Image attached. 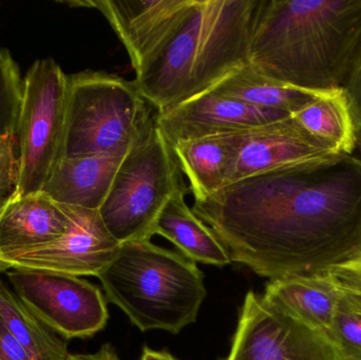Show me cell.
<instances>
[{"mask_svg":"<svg viewBox=\"0 0 361 360\" xmlns=\"http://www.w3.org/2000/svg\"><path fill=\"white\" fill-rule=\"evenodd\" d=\"M191 209L231 262L259 276L328 273L361 255V156L341 154L258 173Z\"/></svg>","mask_w":361,"mask_h":360,"instance_id":"1","label":"cell"},{"mask_svg":"<svg viewBox=\"0 0 361 360\" xmlns=\"http://www.w3.org/2000/svg\"><path fill=\"white\" fill-rule=\"evenodd\" d=\"M361 44V0H262L248 65L290 88L343 89Z\"/></svg>","mask_w":361,"mask_h":360,"instance_id":"2","label":"cell"},{"mask_svg":"<svg viewBox=\"0 0 361 360\" xmlns=\"http://www.w3.org/2000/svg\"><path fill=\"white\" fill-rule=\"evenodd\" d=\"M262 0H195L158 52L135 72L142 95L167 111L248 63Z\"/></svg>","mask_w":361,"mask_h":360,"instance_id":"3","label":"cell"},{"mask_svg":"<svg viewBox=\"0 0 361 360\" xmlns=\"http://www.w3.org/2000/svg\"><path fill=\"white\" fill-rule=\"evenodd\" d=\"M99 279L107 302L121 309L142 332L179 334L197 321L207 295L195 262L150 240L122 244Z\"/></svg>","mask_w":361,"mask_h":360,"instance_id":"4","label":"cell"},{"mask_svg":"<svg viewBox=\"0 0 361 360\" xmlns=\"http://www.w3.org/2000/svg\"><path fill=\"white\" fill-rule=\"evenodd\" d=\"M135 80L105 71L68 75L63 158L128 151L154 122Z\"/></svg>","mask_w":361,"mask_h":360,"instance_id":"5","label":"cell"},{"mask_svg":"<svg viewBox=\"0 0 361 360\" xmlns=\"http://www.w3.org/2000/svg\"><path fill=\"white\" fill-rule=\"evenodd\" d=\"M179 192L189 190L173 146L154 116L123 159L99 215L121 244L152 240L161 211Z\"/></svg>","mask_w":361,"mask_h":360,"instance_id":"6","label":"cell"},{"mask_svg":"<svg viewBox=\"0 0 361 360\" xmlns=\"http://www.w3.org/2000/svg\"><path fill=\"white\" fill-rule=\"evenodd\" d=\"M68 75L54 59H37L23 80L17 123L19 175L15 196L42 192L63 159Z\"/></svg>","mask_w":361,"mask_h":360,"instance_id":"7","label":"cell"},{"mask_svg":"<svg viewBox=\"0 0 361 360\" xmlns=\"http://www.w3.org/2000/svg\"><path fill=\"white\" fill-rule=\"evenodd\" d=\"M6 274L23 304L65 340L91 337L107 325V300L99 287L89 281L27 268L8 270Z\"/></svg>","mask_w":361,"mask_h":360,"instance_id":"8","label":"cell"},{"mask_svg":"<svg viewBox=\"0 0 361 360\" xmlns=\"http://www.w3.org/2000/svg\"><path fill=\"white\" fill-rule=\"evenodd\" d=\"M222 360H345L326 334L278 312L248 292L231 351Z\"/></svg>","mask_w":361,"mask_h":360,"instance_id":"9","label":"cell"},{"mask_svg":"<svg viewBox=\"0 0 361 360\" xmlns=\"http://www.w3.org/2000/svg\"><path fill=\"white\" fill-rule=\"evenodd\" d=\"M66 206L70 224L65 234L48 244L0 257V273L27 268L99 278L107 270L122 244L110 234L99 211Z\"/></svg>","mask_w":361,"mask_h":360,"instance_id":"10","label":"cell"},{"mask_svg":"<svg viewBox=\"0 0 361 360\" xmlns=\"http://www.w3.org/2000/svg\"><path fill=\"white\" fill-rule=\"evenodd\" d=\"M59 4L99 11L124 44L137 72L169 39L195 0H75Z\"/></svg>","mask_w":361,"mask_h":360,"instance_id":"11","label":"cell"},{"mask_svg":"<svg viewBox=\"0 0 361 360\" xmlns=\"http://www.w3.org/2000/svg\"><path fill=\"white\" fill-rule=\"evenodd\" d=\"M334 156L341 154L311 137L290 116L240 132L225 186L279 167Z\"/></svg>","mask_w":361,"mask_h":360,"instance_id":"12","label":"cell"},{"mask_svg":"<svg viewBox=\"0 0 361 360\" xmlns=\"http://www.w3.org/2000/svg\"><path fill=\"white\" fill-rule=\"evenodd\" d=\"M288 116L284 112L255 107L209 90L156 113V122L173 146L180 141L246 130Z\"/></svg>","mask_w":361,"mask_h":360,"instance_id":"13","label":"cell"},{"mask_svg":"<svg viewBox=\"0 0 361 360\" xmlns=\"http://www.w3.org/2000/svg\"><path fill=\"white\" fill-rule=\"evenodd\" d=\"M67 206L44 192L13 196L0 211V257L61 238L69 228Z\"/></svg>","mask_w":361,"mask_h":360,"instance_id":"14","label":"cell"},{"mask_svg":"<svg viewBox=\"0 0 361 360\" xmlns=\"http://www.w3.org/2000/svg\"><path fill=\"white\" fill-rule=\"evenodd\" d=\"M343 295L328 272L271 279L262 298L278 312L330 337L333 319Z\"/></svg>","mask_w":361,"mask_h":360,"instance_id":"15","label":"cell"},{"mask_svg":"<svg viewBox=\"0 0 361 360\" xmlns=\"http://www.w3.org/2000/svg\"><path fill=\"white\" fill-rule=\"evenodd\" d=\"M127 151L63 158L42 192L55 202L99 211Z\"/></svg>","mask_w":361,"mask_h":360,"instance_id":"16","label":"cell"},{"mask_svg":"<svg viewBox=\"0 0 361 360\" xmlns=\"http://www.w3.org/2000/svg\"><path fill=\"white\" fill-rule=\"evenodd\" d=\"M243 131V130H242ZM240 132L221 133L180 141L173 146L195 201H203L224 187Z\"/></svg>","mask_w":361,"mask_h":360,"instance_id":"17","label":"cell"},{"mask_svg":"<svg viewBox=\"0 0 361 360\" xmlns=\"http://www.w3.org/2000/svg\"><path fill=\"white\" fill-rule=\"evenodd\" d=\"M179 192L171 198L161 211L154 228V236L171 241L179 253L191 261L222 266L231 263V257L218 237L188 206Z\"/></svg>","mask_w":361,"mask_h":360,"instance_id":"18","label":"cell"},{"mask_svg":"<svg viewBox=\"0 0 361 360\" xmlns=\"http://www.w3.org/2000/svg\"><path fill=\"white\" fill-rule=\"evenodd\" d=\"M299 126L337 154H354L357 129L351 105L343 89L316 97L293 114Z\"/></svg>","mask_w":361,"mask_h":360,"instance_id":"19","label":"cell"},{"mask_svg":"<svg viewBox=\"0 0 361 360\" xmlns=\"http://www.w3.org/2000/svg\"><path fill=\"white\" fill-rule=\"evenodd\" d=\"M210 90L255 107L290 116L326 93L307 92L284 86L257 73L248 63L227 74Z\"/></svg>","mask_w":361,"mask_h":360,"instance_id":"20","label":"cell"},{"mask_svg":"<svg viewBox=\"0 0 361 360\" xmlns=\"http://www.w3.org/2000/svg\"><path fill=\"white\" fill-rule=\"evenodd\" d=\"M0 321L34 360H68L67 345L44 325L0 277Z\"/></svg>","mask_w":361,"mask_h":360,"instance_id":"21","label":"cell"},{"mask_svg":"<svg viewBox=\"0 0 361 360\" xmlns=\"http://www.w3.org/2000/svg\"><path fill=\"white\" fill-rule=\"evenodd\" d=\"M23 80L18 63L10 50L0 46V139L16 135Z\"/></svg>","mask_w":361,"mask_h":360,"instance_id":"22","label":"cell"},{"mask_svg":"<svg viewBox=\"0 0 361 360\" xmlns=\"http://www.w3.org/2000/svg\"><path fill=\"white\" fill-rule=\"evenodd\" d=\"M331 340L345 360H361V306L343 294L337 306Z\"/></svg>","mask_w":361,"mask_h":360,"instance_id":"23","label":"cell"},{"mask_svg":"<svg viewBox=\"0 0 361 360\" xmlns=\"http://www.w3.org/2000/svg\"><path fill=\"white\" fill-rule=\"evenodd\" d=\"M18 175L17 137L6 135L0 139V211L16 192Z\"/></svg>","mask_w":361,"mask_h":360,"instance_id":"24","label":"cell"},{"mask_svg":"<svg viewBox=\"0 0 361 360\" xmlns=\"http://www.w3.org/2000/svg\"><path fill=\"white\" fill-rule=\"evenodd\" d=\"M329 273L341 292L361 306V255Z\"/></svg>","mask_w":361,"mask_h":360,"instance_id":"25","label":"cell"},{"mask_svg":"<svg viewBox=\"0 0 361 360\" xmlns=\"http://www.w3.org/2000/svg\"><path fill=\"white\" fill-rule=\"evenodd\" d=\"M343 90L347 94L352 112H353L356 129H357V148H360L361 151V44L354 57Z\"/></svg>","mask_w":361,"mask_h":360,"instance_id":"26","label":"cell"},{"mask_svg":"<svg viewBox=\"0 0 361 360\" xmlns=\"http://www.w3.org/2000/svg\"><path fill=\"white\" fill-rule=\"evenodd\" d=\"M0 360H34L0 321Z\"/></svg>","mask_w":361,"mask_h":360,"instance_id":"27","label":"cell"},{"mask_svg":"<svg viewBox=\"0 0 361 360\" xmlns=\"http://www.w3.org/2000/svg\"><path fill=\"white\" fill-rule=\"evenodd\" d=\"M68 360H122L110 345H104L93 354H70Z\"/></svg>","mask_w":361,"mask_h":360,"instance_id":"28","label":"cell"},{"mask_svg":"<svg viewBox=\"0 0 361 360\" xmlns=\"http://www.w3.org/2000/svg\"><path fill=\"white\" fill-rule=\"evenodd\" d=\"M141 360H178L166 351H156L145 347L142 353Z\"/></svg>","mask_w":361,"mask_h":360,"instance_id":"29","label":"cell"}]
</instances>
